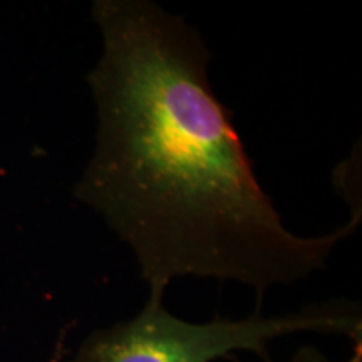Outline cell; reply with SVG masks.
<instances>
[{
    "label": "cell",
    "instance_id": "6da1fadb",
    "mask_svg": "<svg viewBox=\"0 0 362 362\" xmlns=\"http://www.w3.org/2000/svg\"><path fill=\"white\" fill-rule=\"evenodd\" d=\"M93 19L103 40L86 76L96 144L74 198L131 248L148 297L183 277L262 296L322 270L361 215L319 237L284 225L211 89L198 30L149 0H96Z\"/></svg>",
    "mask_w": 362,
    "mask_h": 362
},
{
    "label": "cell",
    "instance_id": "7a4b0ae2",
    "mask_svg": "<svg viewBox=\"0 0 362 362\" xmlns=\"http://www.w3.org/2000/svg\"><path fill=\"white\" fill-rule=\"evenodd\" d=\"M298 332L336 334L362 342L361 305L332 300L296 312L188 322L148 297L133 319L94 330L69 362H215L238 351L267 356L275 339Z\"/></svg>",
    "mask_w": 362,
    "mask_h": 362
},
{
    "label": "cell",
    "instance_id": "3957f363",
    "mask_svg": "<svg viewBox=\"0 0 362 362\" xmlns=\"http://www.w3.org/2000/svg\"><path fill=\"white\" fill-rule=\"evenodd\" d=\"M287 362H362V342L356 344L354 354L346 361H332L314 347H302Z\"/></svg>",
    "mask_w": 362,
    "mask_h": 362
}]
</instances>
